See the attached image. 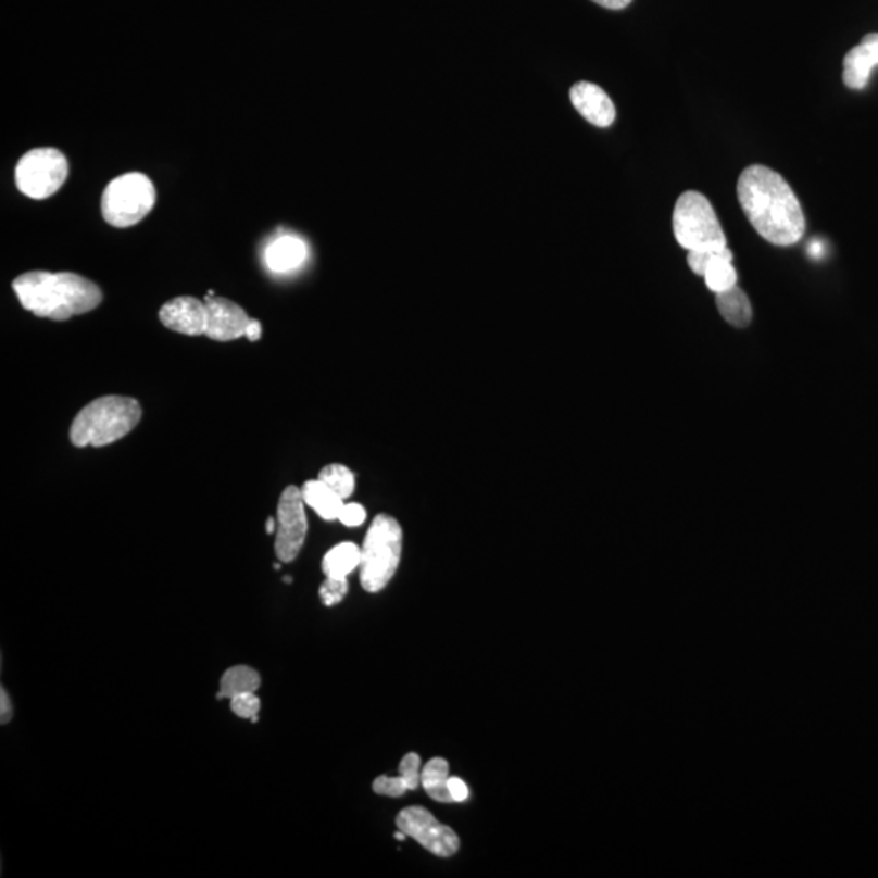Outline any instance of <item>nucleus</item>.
<instances>
[{
  "label": "nucleus",
  "instance_id": "obj_16",
  "mask_svg": "<svg viewBox=\"0 0 878 878\" xmlns=\"http://www.w3.org/2000/svg\"><path fill=\"white\" fill-rule=\"evenodd\" d=\"M717 310L720 316L730 324V326L742 327L749 326L752 323V304H750L749 297L740 290L739 287L729 288V290L720 291L716 294Z\"/></svg>",
  "mask_w": 878,
  "mask_h": 878
},
{
  "label": "nucleus",
  "instance_id": "obj_21",
  "mask_svg": "<svg viewBox=\"0 0 878 878\" xmlns=\"http://www.w3.org/2000/svg\"><path fill=\"white\" fill-rule=\"evenodd\" d=\"M321 481L333 488L343 500L352 497L355 490V475L342 464H329L319 472Z\"/></svg>",
  "mask_w": 878,
  "mask_h": 878
},
{
  "label": "nucleus",
  "instance_id": "obj_30",
  "mask_svg": "<svg viewBox=\"0 0 878 878\" xmlns=\"http://www.w3.org/2000/svg\"><path fill=\"white\" fill-rule=\"evenodd\" d=\"M592 2L598 3V5L604 7V9L609 10H622L625 7L630 5L634 0H592Z\"/></svg>",
  "mask_w": 878,
  "mask_h": 878
},
{
  "label": "nucleus",
  "instance_id": "obj_25",
  "mask_svg": "<svg viewBox=\"0 0 878 878\" xmlns=\"http://www.w3.org/2000/svg\"><path fill=\"white\" fill-rule=\"evenodd\" d=\"M229 706H231V711L236 716L251 720L261 711V700L255 693L236 694L229 700Z\"/></svg>",
  "mask_w": 878,
  "mask_h": 878
},
{
  "label": "nucleus",
  "instance_id": "obj_3",
  "mask_svg": "<svg viewBox=\"0 0 878 878\" xmlns=\"http://www.w3.org/2000/svg\"><path fill=\"white\" fill-rule=\"evenodd\" d=\"M140 418L142 409L136 399L121 396L95 399L72 422V444L100 448L120 441L139 425Z\"/></svg>",
  "mask_w": 878,
  "mask_h": 878
},
{
  "label": "nucleus",
  "instance_id": "obj_33",
  "mask_svg": "<svg viewBox=\"0 0 878 878\" xmlns=\"http://www.w3.org/2000/svg\"><path fill=\"white\" fill-rule=\"evenodd\" d=\"M811 254L812 255H820L821 254V244H820V242H817V241L812 242Z\"/></svg>",
  "mask_w": 878,
  "mask_h": 878
},
{
  "label": "nucleus",
  "instance_id": "obj_17",
  "mask_svg": "<svg viewBox=\"0 0 878 878\" xmlns=\"http://www.w3.org/2000/svg\"><path fill=\"white\" fill-rule=\"evenodd\" d=\"M362 563V549L353 542H343L330 549L323 560L326 578H347Z\"/></svg>",
  "mask_w": 878,
  "mask_h": 878
},
{
  "label": "nucleus",
  "instance_id": "obj_19",
  "mask_svg": "<svg viewBox=\"0 0 878 878\" xmlns=\"http://www.w3.org/2000/svg\"><path fill=\"white\" fill-rule=\"evenodd\" d=\"M449 763L444 758H434L422 768V786L434 801L449 804L452 802L449 792Z\"/></svg>",
  "mask_w": 878,
  "mask_h": 878
},
{
  "label": "nucleus",
  "instance_id": "obj_2",
  "mask_svg": "<svg viewBox=\"0 0 878 878\" xmlns=\"http://www.w3.org/2000/svg\"><path fill=\"white\" fill-rule=\"evenodd\" d=\"M12 287L26 311L52 321L90 313L103 300L97 284L72 272H26L13 280Z\"/></svg>",
  "mask_w": 878,
  "mask_h": 878
},
{
  "label": "nucleus",
  "instance_id": "obj_32",
  "mask_svg": "<svg viewBox=\"0 0 878 878\" xmlns=\"http://www.w3.org/2000/svg\"><path fill=\"white\" fill-rule=\"evenodd\" d=\"M265 530H267V534H274L275 530H277V520H275L274 517H268L267 524H265Z\"/></svg>",
  "mask_w": 878,
  "mask_h": 878
},
{
  "label": "nucleus",
  "instance_id": "obj_26",
  "mask_svg": "<svg viewBox=\"0 0 878 878\" xmlns=\"http://www.w3.org/2000/svg\"><path fill=\"white\" fill-rule=\"evenodd\" d=\"M373 791L379 795H388V798H402L409 791L407 785L401 776H379L373 782Z\"/></svg>",
  "mask_w": 878,
  "mask_h": 878
},
{
  "label": "nucleus",
  "instance_id": "obj_11",
  "mask_svg": "<svg viewBox=\"0 0 878 878\" xmlns=\"http://www.w3.org/2000/svg\"><path fill=\"white\" fill-rule=\"evenodd\" d=\"M163 326L185 336H205L208 327V306L205 301L195 297L173 298L160 310Z\"/></svg>",
  "mask_w": 878,
  "mask_h": 878
},
{
  "label": "nucleus",
  "instance_id": "obj_15",
  "mask_svg": "<svg viewBox=\"0 0 878 878\" xmlns=\"http://www.w3.org/2000/svg\"><path fill=\"white\" fill-rule=\"evenodd\" d=\"M301 494H303L306 506L313 507L324 520H339L346 500L319 478L306 481L301 488Z\"/></svg>",
  "mask_w": 878,
  "mask_h": 878
},
{
  "label": "nucleus",
  "instance_id": "obj_18",
  "mask_svg": "<svg viewBox=\"0 0 878 878\" xmlns=\"http://www.w3.org/2000/svg\"><path fill=\"white\" fill-rule=\"evenodd\" d=\"M261 687V675L248 665H235L220 680L218 700H231L236 694L255 693Z\"/></svg>",
  "mask_w": 878,
  "mask_h": 878
},
{
  "label": "nucleus",
  "instance_id": "obj_5",
  "mask_svg": "<svg viewBox=\"0 0 878 878\" xmlns=\"http://www.w3.org/2000/svg\"><path fill=\"white\" fill-rule=\"evenodd\" d=\"M672 225L675 239L688 252L727 248L719 218L701 192L687 191L678 198Z\"/></svg>",
  "mask_w": 878,
  "mask_h": 878
},
{
  "label": "nucleus",
  "instance_id": "obj_22",
  "mask_svg": "<svg viewBox=\"0 0 878 878\" xmlns=\"http://www.w3.org/2000/svg\"><path fill=\"white\" fill-rule=\"evenodd\" d=\"M729 255H732V251H730L729 248L711 249V251H691L688 252L687 255L688 267H690L694 274L703 277L704 272H706V268L710 267L711 264L719 261V259L729 258Z\"/></svg>",
  "mask_w": 878,
  "mask_h": 878
},
{
  "label": "nucleus",
  "instance_id": "obj_31",
  "mask_svg": "<svg viewBox=\"0 0 878 878\" xmlns=\"http://www.w3.org/2000/svg\"><path fill=\"white\" fill-rule=\"evenodd\" d=\"M261 336H262L261 323H259V321L251 319L248 329H246L244 337H248V339L251 340V342H258V340L261 339Z\"/></svg>",
  "mask_w": 878,
  "mask_h": 878
},
{
  "label": "nucleus",
  "instance_id": "obj_24",
  "mask_svg": "<svg viewBox=\"0 0 878 878\" xmlns=\"http://www.w3.org/2000/svg\"><path fill=\"white\" fill-rule=\"evenodd\" d=\"M399 776L404 779L409 791H415L422 785V760L417 753H407L399 765Z\"/></svg>",
  "mask_w": 878,
  "mask_h": 878
},
{
  "label": "nucleus",
  "instance_id": "obj_28",
  "mask_svg": "<svg viewBox=\"0 0 878 878\" xmlns=\"http://www.w3.org/2000/svg\"><path fill=\"white\" fill-rule=\"evenodd\" d=\"M449 792H451L452 802H465L468 799V788L461 778L457 776H451L449 778Z\"/></svg>",
  "mask_w": 878,
  "mask_h": 878
},
{
  "label": "nucleus",
  "instance_id": "obj_9",
  "mask_svg": "<svg viewBox=\"0 0 878 878\" xmlns=\"http://www.w3.org/2000/svg\"><path fill=\"white\" fill-rule=\"evenodd\" d=\"M398 828L407 837L414 838L422 848L438 857L454 856L461 846L454 830L439 824L437 818L424 807H407L398 815Z\"/></svg>",
  "mask_w": 878,
  "mask_h": 878
},
{
  "label": "nucleus",
  "instance_id": "obj_27",
  "mask_svg": "<svg viewBox=\"0 0 878 878\" xmlns=\"http://www.w3.org/2000/svg\"><path fill=\"white\" fill-rule=\"evenodd\" d=\"M366 519V511L362 504L359 503H346L343 504L342 511H340L339 520L347 527H359L365 523Z\"/></svg>",
  "mask_w": 878,
  "mask_h": 878
},
{
  "label": "nucleus",
  "instance_id": "obj_1",
  "mask_svg": "<svg viewBox=\"0 0 878 878\" xmlns=\"http://www.w3.org/2000/svg\"><path fill=\"white\" fill-rule=\"evenodd\" d=\"M740 208L760 236L776 246H792L805 233V215L798 196L768 166L743 170L737 183Z\"/></svg>",
  "mask_w": 878,
  "mask_h": 878
},
{
  "label": "nucleus",
  "instance_id": "obj_6",
  "mask_svg": "<svg viewBox=\"0 0 878 878\" xmlns=\"http://www.w3.org/2000/svg\"><path fill=\"white\" fill-rule=\"evenodd\" d=\"M156 201L155 186L143 173L117 176L104 189L101 214L114 228H129L152 212Z\"/></svg>",
  "mask_w": 878,
  "mask_h": 878
},
{
  "label": "nucleus",
  "instance_id": "obj_12",
  "mask_svg": "<svg viewBox=\"0 0 878 878\" xmlns=\"http://www.w3.org/2000/svg\"><path fill=\"white\" fill-rule=\"evenodd\" d=\"M569 98L578 113L594 126L609 127L614 124L615 116H617L614 103L599 85L591 84V81H579V84L573 85Z\"/></svg>",
  "mask_w": 878,
  "mask_h": 878
},
{
  "label": "nucleus",
  "instance_id": "obj_10",
  "mask_svg": "<svg viewBox=\"0 0 878 878\" xmlns=\"http://www.w3.org/2000/svg\"><path fill=\"white\" fill-rule=\"evenodd\" d=\"M208 306V327L205 336L217 342H229L244 336L249 319L239 304L220 297H205Z\"/></svg>",
  "mask_w": 878,
  "mask_h": 878
},
{
  "label": "nucleus",
  "instance_id": "obj_8",
  "mask_svg": "<svg viewBox=\"0 0 878 878\" xmlns=\"http://www.w3.org/2000/svg\"><path fill=\"white\" fill-rule=\"evenodd\" d=\"M301 488L287 487L278 500L277 530H275V553L284 563H291L303 549L308 534V519L304 513Z\"/></svg>",
  "mask_w": 878,
  "mask_h": 878
},
{
  "label": "nucleus",
  "instance_id": "obj_34",
  "mask_svg": "<svg viewBox=\"0 0 878 878\" xmlns=\"http://www.w3.org/2000/svg\"><path fill=\"white\" fill-rule=\"evenodd\" d=\"M274 568H275V569H280V568H281L280 563H275Z\"/></svg>",
  "mask_w": 878,
  "mask_h": 878
},
{
  "label": "nucleus",
  "instance_id": "obj_14",
  "mask_svg": "<svg viewBox=\"0 0 878 878\" xmlns=\"http://www.w3.org/2000/svg\"><path fill=\"white\" fill-rule=\"evenodd\" d=\"M265 265L275 274H287L301 267L308 258V246L293 235L278 236L265 249Z\"/></svg>",
  "mask_w": 878,
  "mask_h": 878
},
{
  "label": "nucleus",
  "instance_id": "obj_20",
  "mask_svg": "<svg viewBox=\"0 0 878 878\" xmlns=\"http://www.w3.org/2000/svg\"><path fill=\"white\" fill-rule=\"evenodd\" d=\"M733 255L729 258L719 259V261L711 264L704 272L703 278L706 281V287L713 291L714 294L720 291L729 290V288L737 285V272L732 265Z\"/></svg>",
  "mask_w": 878,
  "mask_h": 878
},
{
  "label": "nucleus",
  "instance_id": "obj_13",
  "mask_svg": "<svg viewBox=\"0 0 878 878\" xmlns=\"http://www.w3.org/2000/svg\"><path fill=\"white\" fill-rule=\"evenodd\" d=\"M843 80L853 90H863L870 72L878 65V33H870L860 45L854 46L844 58Z\"/></svg>",
  "mask_w": 878,
  "mask_h": 878
},
{
  "label": "nucleus",
  "instance_id": "obj_4",
  "mask_svg": "<svg viewBox=\"0 0 878 878\" xmlns=\"http://www.w3.org/2000/svg\"><path fill=\"white\" fill-rule=\"evenodd\" d=\"M402 555V527L394 517L379 514L362 547L360 581L368 592L386 588L398 572Z\"/></svg>",
  "mask_w": 878,
  "mask_h": 878
},
{
  "label": "nucleus",
  "instance_id": "obj_23",
  "mask_svg": "<svg viewBox=\"0 0 878 878\" xmlns=\"http://www.w3.org/2000/svg\"><path fill=\"white\" fill-rule=\"evenodd\" d=\"M349 592L347 578H326L319 588V598L326 607L340 604Z\"/></svg>",
  "mask_w": 878,
  "mask_h": 878
},
{
  "label": "nucleus",
  "instance_id": "obj_7",
  "mask_svg": "<svg viewBox=\"0 0 878 878\" xmlns=\"http://www.w3.org/2000/svg\"><path fill=\"white\" fill-rule=\"evenodd\" d=\"M68 176V162L58 149H33L16 163V188L26 198L42 201L51 198Z\"/></svg>",
  "mask_w": 878,
  "mask_h": 878
},
{
  "label": "nucleus",
  "instance_id": "obj_29",
  "mask_svg": "<svg viewBox=\"0 0 878 878\" xmlns=\"http://www.w3.org/2000/svg\"><path fill=\"white\" fill-rule=\"evenodd\" d=\"M12 701H10L5 688H2V691H0V720H2V724H7L10 719H12Z\"/></svg>",
  "mask_w": 878,
  "mask_h": 878
}]
</instances>
